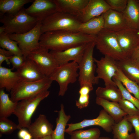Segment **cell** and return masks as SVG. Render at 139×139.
<instances>
[{
  "label": "cell",
  "mask_w": 139,
  "mask_h": 139,
  "mask_svg": "<svg viewBox=\"0 0 139 139\" xmlns=\"http://www.w3.org/2000/svg\"><path fill=\"white\" fill-rule=\"evenodd\" d=\"M96 36L80 32L57 30L43 33L40 38V46L50 51H62L92 41Z\"/></svg>",
  "instance_id": "obj_1"
},
{
  "label": "cell",
  "mask_w": 139,
  "mask_h": 139,
  "mask_svg": "<svg viewBox=\"0 0 139 139\" xmlns=\"http://www.w3.org/2000/svg\"><path fill=\"white\" fill-rule=\"evenodd\" d=\"M25 9L23 8L15 14H4L0 17V22L5 29L3 34L23 33L36 26L39 21L27 13Z\"/></svg>",
  "instance_id": "obj_2"
},
{
  "label": "cell",
  "mask_w": 139,
  "mask_h": 139,
  "mask_svg": "<svg viewBox=\"0 0 139 139\" xmlns=\"http://www.w3.org/2000/svg\"><path fill=\"white\" fill-rule=\"evenodd\" d=\"M41 32L42 33L57 30L78 32L81 22L76 17L58 11L41 22Z\"/></svg>",
  "instance_id": "obj_3"
},
{
  "label": "cell",
  "mask_w": 139,
  "mask_h": 139,
  "mask_svg": "<svg viewBox=\"0 0 139 139\" xmlns=\"http://www.w3.org/2000/svg\"><path fill=\"white\" fill-rule=\"evenodd\" d=\"M48 90L18 102L13 112L18 118V129L27 128L31 123L32 116L40 102L49 95Z\"/></svg>",
  "instance_id": "obj_4"
},
{
  "label": "cell",
  "mask_w": 139,
  "mask_h": 139,
  "mask_svg": "<svg viewBox=\"0 0 139 139\" xmlns=\"http://www.w3.org/2000/svg\"><path fill=\"white\" fill-rule=\"evenodd\" d=\"M96 36L95 46L104 56L117 61L127 58L120 46L115 32L103 28Z\"/></svg>",
  "instance_id": "obj_5"
},
{
  "label": "cell",
  "mask_w": 139,
  "mask_h": 139,
  "mask_svg": "<svg viewBox=\"0 0 139 139\" xmlns=\"http://www.w3.org/2000/svg\"><path fill=\"white\" fill-rule=\"evenodd\" d=\"M53 81L48 77L33 82H21L10 91V99L15 102L34 97L48 90Z\"/></svg>",
  "instance_id": "obj_6"
},
{
  "label": "cell",
  "mask_w": 139,
  "mask_h": 139,
  "mask_svg": "<svg viewBox=\"0 0 139 139\" xmlns=\"http://www.w3.org/2000/svg\"><path fill=\"white\" fill-rule=\"evenodd\" d=\"M95 41L87 44L81 62L79 64L78 81L80 85L85 83L97 84L99 80L95 75L96 66L93 56Z\"/></svg>",
  "instance_id": "obj_7"
},
{
  "label": "cell",
  "mask_w": 139,
  "mask_h": 139,
  "mask_svg": "<svg viewBox=\"0 0 139 139\" xmlns=\"http://www.w3.org/2000/svg\"><path fill=\"white\" fill-rule=\"evenodd\" d=\"M79 64L74 61L59 65L49 76L51 80L57 82L59 89L58 95L63 96L67 90L68 85L75 82L79 77Z\"/></svg>",
  "instance_id": "obj_8"
},
{
  "label": "cell",
  "mask_w": 139,
  "mask_h": 139,
  "mask_svg": "<svg viewBox=\"0 0 139 139\" xmlns=\"http://www.w3.org/2000/svg\"><path fill=\"white\" fill-rule=\"evenodd\" d=\"M41 22L39 21L33 28L28 32L20 34L7 35L10 39L18 42L25 60L31 52L40 47V38L43 33L41 31Z\"/></svg>",
  "instance_id": "obj_9"
},
{
  "label": "cell",
  "mask_w": 139,
  "mask_h": 139,
  "mask_svg": "<svg viewBox=\"0 0 139 139\" xmlns=\"http://www.w3.org/2000/svg\"><path fill=\"white\" fill-rule=\"evenodd\" d=\"M49 50L42 47L31 52L27 57L33 60L42 74L49 77L59 65Z\"/></svg>",
  "instance_id": "obj_10"
},
{
  "label": "cell",
  "mask_w": 139,
  "mask_h": 139,
  "mask_svg": "<svg viewBox=\"0 0 139 139\" xmlns=\"http://www.w3.org/2000/svg\"><path fill=\"white\" fill-rule=\"evenodd\" d=\"M115 122L113 119L103 109L100 111L98 116L92 119H84L76 123L67 124L68 128L65 132L68 133L73 131L93 126H99L108 133L112 131V128Z\"/></svg>",
  "instance_id": "obj_11"
},
{
  "label": "cell",
  "mask_w": 139,
  "mask_h": 139,
  "mask_svg": "<svg viewBox=\"0 0 139 139\" xmlns=\"http://www.w3.org/2000/svg\"><path fill=\"white\" fill-rule=\"evenodd\" d=\"M94 60L96 64L97 78L103 80L105 86H116L112 78L118 68L116 61L107 56H105L99 60L94 58Z\"/></svg>",
  "instance_id": "obj_12"
},
{
  "label": "cell",
  "mask_w": 139,
  "mask_h": 139,
  "mask_svg": "<svg viewBox=\"0 0 139 139\" xmlns=\"http://www.w3.org/2000/svg\"><path fill=\"white\" fill-rule=\"evenodd\" d=\"M115 33L121 50L127 58H130L139 44L138 30L128 28Z\"/></svg>",
  "instance_id": "obj_13"
},
{
  "label": "cell",
  "mask_w": 139,
  "mask_h": 139,
  "mask_svg": "<svg viewBox=\"0 0 139 139\" xmlns=\"http://www.w3.org/2000/svg\"><path fill=\"white\" fill-rule=\"evenodd\" d=\"M25 10L29 15L41 22L58 11L54 0H34Z\"/></svg>",
  "instance_id": "obj_14"
},
{
  "label": "cell",
  "mask_w": 139,
  "mask_h": 139,
  "mask_svg": "<svg viewBox=\"0 0 139 139\" xmlns=\"http://www.w3.org/2000/svg\"><path fill=\"white\" fill-rule=\"evenodd\" d=\"M87 44L81 45L63 51H50V52L59 65L69 62L71 61L75 62L79 64L81 61Z\"/></svg>",
  "instance_id": "obj_15"
},
{
  "label": "cell",
  "mask_w": 139,
  "mask_h": 139,
  "mask_svg": "<svg viewBox=\"0 0 139 139\" xmlns=\"http://www.w3.org/2000/svg\"><path fill=\"white\" fill-rule=\"evenodd\" d=\"M110 9L104 0H89L79 19L82 23L98 16Z\"/></svg>",
  "instance_id": "obj_16"
},
{
  "label": "cell",
  "mask_w": 139,
  "mask_h": 139,
  "mask_svg": "<svg viewBox=\"0 0 139 139\" xmlns=\"http://www.w3.org/2000/svg\"><path fill=\"white\" fill-rule=\"evenodd\" d=\"M21 82H33L46 77L41 72L35 63L27 57L24 65L16 71Z\"/></svg>",
  "instance_id": "obj_17"
},
{
  "label": "cell",
  "mask_w": 139,
  "mask_h": 139,
  "mask_svg": "<svg viewBox=\"0 0 139 139\" xmlns=\"http://www.w3.org/2000/svg\"><path fill=\"white\" fill-rule=\"evenodd\" d=\"M102 15L104 29L116 32L128 28L122 12L110 9Z\"/></svg>",
  "instance_id": "obj_18"
},
{
  "label": "cell",
  "mask_w": 139,
  "mask_h": 139,
  "mask_svg": "<svg viewBox=\"0 0 139 139\" xmlns=\"http://www.w3.org/2000/svg\"><path fill=\"white\" fill-rule=\"evenodd\" d=\"M53 126L47 119L46 116L40 114L27 128L31 133L33 139H39L51 135Z\"/></svg>",
  "instance_id": "obj_19"
},
{
  "label": "cell",
  "mask_w": 139,
  "mask_h": 139,
  "mask_svg": "<svg viewBox=\"0 0 139 139\" xmlns=\"http://www.w3.org/2000/svg\"><path fill=\"white\" fill-rule=\"evenodd\" d=\"M89 0H54L58 11L73 15L79 19Z\"/></svg>",
  "instance_id": "obj_20"
},
{
  "label": "cell",
  "mask_w": 139,
  "mask_h": 139,
  "mask_svg": "<svg viewBox=\"0 0 139 139\" xmlns=\"http://www.w3.org/2000/svg\"><path fill=\"white\" fill-rule=\"evenodd\" d=\"M128 28L139 30V2L138 0H128L127 7L122 12Z\"/></svg>",
  "instance_id": "obj_21"
},
{
  "label": "cell",
  "mask_w": 139,
  "mask_h": 139,
  "mask_svg": "<svg viewBox=\"0 0 139 139\" xmlns=\"http://www.w3.org/2000/svg\"><path fill=\"white\" fill-rule=\"evenodd\" d=\"M117 66L125 76L139 85V63L130 58L116 61Z\"/></svg>",
  "instance_id": "obj_22"
},
{
  "label": "cell",
  "mask_w": 139,
  "mask_h": 139,
  "mask_svg": "<svg viewBox=\"0 0 139 139\" xmlns=\"http://www.w3.org/2000/svg\"><path fill=\"white\" fill-rule=\"evenodd\" d=\"M96 103L101 106L103 109L113 119L115 123L121 121L127 115L121 109L118 102L110 101L96 97Z\"/></svg>",
  "instance_id": "obj_23"
},
{
  "label": "cell",
  "mask_w": 139,
  "mask_h": 139,
  "mask_svg": "<svg viewBox=\"0 0 139 139\" xmlns=\"http://www.w3.org/2000/svg\"><path fill=\"white\" fill-rule=\"evenodd\" d=\"M12 69L0 66V89L11 91L21 82L16 72H12Z\"/></svg>",
  "instance_id": "obj_24"
},
{
  "label": "cell",
  "mask_w": 139,
  "mask_h": 139,
  "mask_svg": "<svg viewBox=\"0 0 139 139\" xmlns=\"http://www.w3.org/2000/svg\"><path fill=\"white\" fill-rule=\"evenodd\" d=\"M126 116L120 122L115 123L112 128L114 139H135V133L129 134L133 126L127 119Z\"/></svg>",
  "instance_id": "obj_25"
},
{
  "label": "cell",
  "mask_w": 139,
  "mask_h": 139,
  "mask_svg": "<svg viewBox=\"0 0 139 139\" xmlns=\"http://www.w3.org/2000/svg\"><path fill=\"white\" fill-rule=\"evenodd\" d=\"M33 0H0V17L4 14H15L24 8V5Z\"/></svg>",
  "instance_id": "obj_26"
},
{
  "label": "cell",
  "mask_w": 139,
  "mask_h": 139,
  "mask_svg": "<svg viewBox=\"0 0 139 139\" xmlns=\"http://www.w3.org/2000/svg\"><path fill=\"white\" fill-rule=\"evenodd\" d=\"M104 21L102 14L83 23H81L78 32L85 34L97 36L104 28Z\"/></svg>",
  "instance_id": "obj_27"
},
{
  "label": "cell",
  "mask_w": 139,
  "mask_h": 139,
  "mask_svg": "<svg viewBox=\"0 0 139 139\" xmlns=\"http://www.w3.org/2000/svg\"><path fill=\"white\" fill-rule=\"evenodd\" d=\"M58 116L56 120V125L51 135L52 139H66L64 138L65 127L71 118L70 115H66L65 112L63 104L60 105V109L58 111Z\"/></svg>",
  "instance_id": "obj_28"
},
{
  "label": "cell",
  "mask_w": 139,
  "mask_h": 139,
  "mask_svg": "<svg viewBox=\"0 0 139 139\" xmlns=\"http://www.w3.org/2000/svg\"><path fill=\"white\" fill-rule=\"evenodd\" d=\"M95 92L97 97L118 103L123 98L120 91L116 86L99 87Z\"/></svg>",
  "instance_id": "obj_29"
},
{
  "label": "cell",
  "mask_w": 139,
  "mask_h": 139,
  "mask_svg": "<svg viewBox=\"0 0 139 139\" xmlns=\"http://www.w3.org/2000/svg\"><path fill=\"white\" fill-rule=\"evenodd\" d=\"M4 89L0 90V118H7L13 114L18 102L12 101Z\"/></svg>",
  "instance_id": "obj_30"
},
{
  "label": "cell",
  "mask_w": 139,
  "mask_h": 139,
  "mask_svg": "<svg viewBox=\"0 0 139 139\" xmlns=\"http://www.w3.org/2000/svg\"><path fill=\"white\" fill-rule=\"evenodd\" d=\"M113 78L120 81L127 90L139 101V85L137 83L128 79L118 68Z\"/></svg>",
  "instance_id": "obj_31"
},
{
  "label": "cell",
  "mask_w": 139,
  "mask_h": 139,
  "mask_svg": "<svg viewBox=\"0 0 139 139\" xmlns=\"http://www.w3.org/2000/svg\"><path fill=\"white\" fill-rule=\"evenodd\" d=\"M70 139H97L100 136L101 132L97 128H92L86 130L79 129L68 133Z\"/></svg>",
  "instance_id": "obj_32"
},
{
  "label": "cell",
  "mask_w": 139,
  "mask_h": 139,
  "mask_svg": "<svg viewBox=\"0 0 139 139\" xmlns=\"http://www.w3.org/2000/svg\"><path fill=\"white\" fill-rule=\"evenodd\" d=\"M0 46L2 48L6 49L14 55L23 56L18 42L10 39L7 35L3 34H0Z\"/></svg>",
  "instance_id": "obj_33"
},
{
  "label": "cell",
  "mask_w": 139,
  "mask_h": 139,
  "mask_svg": "<svg viewBox=\"0 0 139 139\" xmlns=\"http://www.w3.org/2000/svg\"><path fill=\"white\" fill-rule=\"evenodd\" d=\"M112 80L120 91L123 98L132 103L139 110V101L131 94L120 81L114 78Z\"/></svg>",
  "instance_id": "obj_34"
},
{
  "label": "cell",
  "mask_w": 139,
  "mask_h": 139,
  "mask_svg": "<svg viewBox=\"0 0 139 139\" xmlns=\"http://www.w3.org/2000/svg\"><path fill=\"white\" fill-rule=\"evenodd\" d=\"M18 129L16 124L7 118H0V134H8Z\"/></svg>",
  "instance_id": "obj_35"
},
{
  "label": "cell",
  "mask_w": 139,
  "mask_h": 139,
  "mask_svg": "<svg viewBox=\"0 0 139 139\" xmlns=\"http://www.w3.org/2000/svg\"><path fill=\"white\" fill-rule=\"evenodd\" d=\"M121 109L128 115H139V110L132 103L124 99L118 102Z\"/></svg>",
  "instance_id": "obj_36"
},
{
  "label": "cell",
  "mask_w": 139,
  "mask_h": 139,
  "mask_svg": "<svg viewBox=\"0 0 139 139\" xmlns=\"http://www.w3.org/2000/svg\"><path fill=\"white\" fill-rule=\"evenodd\" d=\"M110 9L114 10L123 12L127 5L128 0H105Z\"/></svg>",
  "instance_id": "obj_37"
},
{
  "label": "cell",
  "mask_w": 139,
  "mask_h": 139,
  "mask_svg": "<svg viewBox=\"0 0 139 139\" xmlns=\"http://www.w3.org/2000/svg\"><path fill=\"white\" fill-rule=\"evenodd\" d=\"M128 121L134 127L135 130V139H139V115H126Z\"/></svg>",
  "instance_id": "obj_38"
},
{
  "label": "cell",
  "mask_w": 139,
  "mask_h": 139,
  "mask_svg": "<svg viewBox=\"0 0 139 139\" xmlns=\"http://www.w3.org/2000/svg\"><path fill=\"white\" fill-rule=\"evenodd\" d=\"M10 63L13 66V69L18 70L21 68L24 64L25 60L23 56L14 55L9 59Z\"/></svg>",
  "instance_id": "obj_39"
},
{
  "label": "cell",
  "mask_w": 139,
  "mask_h": 139,
  "mask_svg": "<svg viewBox=\"0 0 139 139\" xmlns=\"http://www.w3.org/2000/svg\"><path fill=\"white\" fill-rule=\"evenodd\" d=\"M89 94L80 95L77 100L76 101V105L80 109L86 107L89 102Z\"/></svg>",
  "instance_id": "obj_40"
},
{
  "label": "cell",
  "mask_w": 139,
  "mask_h": 139,
  "mask_svg": "<svg viewBox=\"0 0 139 139\" xmlns=\"http://www.w3.org/2000/svg\"><path fill=\"white\" fill-rule=\"evenodd\" d=\"M79 92L80 95L89 94V93L93 90V85L88 83H85L80 85Z\"/></svg>",
  "instance_id": "obj_41"
},
{
  "label": "cell",
  "mask_w": 139,
  "mask_h": 139,
  "mask_svg": "<svg viewBox=\"0 0 139 139\" xmlns=\"http://www.w3.org/2000/svg\"><path fill=\"white\" fill-rule=\"evenodd\" d=\"M18 136L20 139H33L32 135L29 131L24 128L19 129Z\"/></svg>",
  "instance_id": "obj_42"
},
{
  "label": "cell",
  "mask_w": 139,
  "mask_h": 139,
  "mask_svg": "<svg viewBox=\"0 0 139 139\" xmlns=\"http://www.w3.org/2000/svg\"><path fill=\"white\" fill-rule=\"evenodd\" d=\"M130 58L139 63V44L132 54Z\"/></svg>",
  "instance_id": "obj_43"
},
{
  "label": "cell",
  "mask_w": 139,
  "mask_h": 139,
  "mask_svg": "<svg viewBox=\"0 0 139 139\" xmlns=\"http://www.w3.org/2000/svg\"><path fill=\"white\" fill-rule=\"evenodd\" d=\"M12 56L10 57L6 55L0 54V66L1 65L4 61H6L7 64L9 65L10 63L9 59Z\"/></svg>",
  "instance_id": "obj_44"
},
{
  "label": "cell",
  "mask_w": 139,
  "mask_h": 139,
  "mask_svg": "<svg viewBox=\"0 0 139 139\" xmlns=\"http://www.w3.org/2000/svg\"><path fill=\"white\" fill-rule=\"evenodd\" d=\"M5 30V28L3 25L0 27V34H3Z\"/></svg>",
  "instance_id": "obj_45"
},
{
  "label": "cell",
  "mask_w": 139,
  "mask_h": 139,
  "mask_svg": "<svg viewBox=\"0 0 139 139\" xmlns=\"http://www.w3.org/2000/svg\"><path fill=\"white\" fill-rule=\"evenodd\" d=\"M39 139H52V138L51 135H49L41 138Z\"/></svg>",
  "instance_id": "obj_46"
},
{
  "label": "cell",
  "mask_w": 139,
  "mask_h": 139,
  "mask_svg": "<svg viewBox=\"0 0 139 139\" xmlns=\"http://www.w3.org/2000/svg\"><path fill=\"white\" fill-rule=\"evenodd\" d=\"M97 139H112L108 137L100 136Z\"/></svg>",
  "instance_id": "obj_47"
},
{
  "label": "cell",
  "mask_w": 139,
  "mask_h": 139,
  "mask_svg": "<svg viewBox=\"0 0 139 139\" xmlns=\"http://www.w3.org/2000/svg\"><path fill=\"white\" fill-rule=\"evenodd\" d=\"M138 2H139V0H138Z\"/></svg>",
  "instance_id": "obj_48"
},
{
  "label": "cell",
  "mask_w": 139,
  "mask_h": 139,
  "mask_svg": "<svg viewBox=\"0 0 139 139\" xmlns=\"http://www.w3.org/2000/svg\"><path fill=\"white\" fill-rule=\"evenodd\" d=\"M138 30V31H139V30Z\"/></svg>",
  "instance_id": "obj_49"
}]
</instances>
